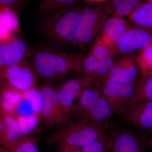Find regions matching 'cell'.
I'll return each mask as SVG.
<instances>
[{
    "instance_id": "6da1fadb",
    "label": "cell",
    "mask_w": 152,
    "mask_h": 152,
    "mask_svg": "<svg viewBox=\"0 0 152 152\" xmlns=\"http://www.w3.org/2000/svg\"><path fill=\"white\" fill-rule=\"evenodd\" d=\"M80 54L40 48L33 53L30 63L38 79L50 83L69 74H77Z\"/></svg>"
},
{
    "instance_id": "7a4b0ae2",
    "label": "cell",
    "mask_w": 152,
    "mask_h": 152,
    "mask_svg": "<svg viewBox=\"0 0 152 152\" xmlns=\"http://www.w3.org/2000/svg\"><path fill=\"white\" fill-rule=\"evenodd\" d=\"M107 128L104 125L94 123L70 121L49 136L48 142L56 145L65 144L82 148L107 136Z\"/></svg>"
},
{
    "instance_id": "3957f363",
    "label": "cell",
    "mask_w": 152,
    "mask_h": 152,
    "mask_svg": "<svg viewBox=\"0 0 152 152\" xmlns=\"http://www.w3.org/2000/svg\"><path fill=\"white\" fill-rule=\"evenodd\" d=\"M83 8L71 9L47 20L41 26V33L47 39L57 45H74Z\"/></svg>"
},
{
    "instance_id": "277c9868",
    "label": "cell",
    "mask_w": 152,
    "mask_h": 152,
    "mask_svg": "<svg viewBox=\"0 0 152 152\" xmlns=\"http://www.w3.org/2000/svg\"><path fill=\"white\" fill-rule=\"evenodd\" d=\"M109 14L107 8L83 7L76 31L74 45L84 48L96 39L109 18Z\"/></svg>"
},
{
    "instance_id": "5b68a950",
    "label": "cell",
    "mask_w": 152,
    "mask_h": 152,
    "mask_svg": "<svg viewBox=\"0 0 152 152\" xmlns=\"http://www.w3.org/2000/svg\"><path fill=\"white\" fill-rule=\"evenodd\" d=\"M100 96L108 103L112 115H121L132 102L136 82L123 83L107 77L99 80Z\"/></svg>"
},
{
    "instance_id": "8992f818",
    "label": "cell",
    "mask_w": 152,
    "mask_h": 152,
    "mask_svg": "<svg viewBox=\"0 0 152 152\" xmlns=\"http://www.w3.org/2000/svg\"><path fill=\"white\" fill-rule=\"evenodd\" d=\"M42 98L41 115L44 124L51 128L60 127L70 121L63 108L56 88L49 83L37 87Z\"/></svg>"
},
{
    "instance_id": "52a82bcc",
    "label": "cell",
    "mask_w": 152,
    "mask_h": 152,
    "mask_svg": "<svg viewBox=\"0 0 152 152\" xmlns=\"http://www.w3.org/2000/svg\"><path fill=\"white\" fill-rule=\"evenodd\" d=\"M108 140L114 152H145L150 145L149 137L121 126L111 127Z\"/></svg>"
},
{
    "instance_id": "ba28073f",
    "label": "cell",
    "mask_w": 152,
    "mask_h": 152,
    "mask_svg": "<svg viewBox=\"0 0 152 152\" xmlns=\"http://www.w3.org/2000/svg\"><path fill=\"white\" fill-rule=\"evenodd\" d=\"M2 85L20 93L37 87L38 78L27 59L1 70Z\"/></svg>"
},
{
    "instance_id": "9c48e42d",
    "label": "cell",
    "mask_w": 152,
    "mask_h": 152,
    "mask_svg": "<svg viewBox=\"0 0 152 152\" xmlns=\"http://www.w3.org/2000/svg\"><path fill=\"white\" fill-rule=\"evenodd\" d=\"M133 129L149 137L152 133V102H132L121 115Z\"/></svg>"
},
{
    "instance_id": "30bf717a",
    "label": "cell",
    "mask_w": 152,
    "mask_h": 152,
    "mask_svg": "<svg viewBox=\"0 0 152 152\" xmlns=\"http://www.w3.org/2000/svg\"><path fill=\"white\" fill-rule=\"evenodd\" d=\"M79 75L66 79L56 88L63 108L69 115L75 104L74 101L80 97L93 77Z\"/></svg>"
},
{
    "instance_id": "8fae6325",
    "label": "cell",
    "mask_w": 152,
    "mask_h": 152,
    "mask_svg": "<svg viewBox=\"0 0 152 152\" xmlns=\"http://www.w3.org/2000/svg\"><path fill=\"white\" fill-rule=\"evenodd\" d=\"M152 43V32L140 27L132 28L117 42L115 55L131 53L145 48Z\"/></svg>"
},
{
    "instance_id": "7c38bea8",
    "label": "cell",
    "mask_w": 152,
    "mask_h": 152,
    "mask_svg": "<svg viewBox=\"0 0 152 152\" xmlns=\"http://www.w3.org/2000/svg\"><path fill=\"white\" fill-rule=\"evenodd\" d=\"M29 54L28 45L17 36L0 43V70L26 59Z\"/></svg>"
},
{
    "instance_id": "4fadbf2b",
    "label": "cell",
    "mask_w": 152,
    "mask_h": 152,
    "mask_svg": "<svg viewBox=\"0 0 152 152\" xmlns=\"http://www.w3.org/2000/svg\"><path fill=\"white\" fill-rule=\"evenodd\" d=\"M100 96L99 80L93 77L83 91L77 103L74 104L70 113V118L72 115L75 121L85 122L87 115Z\"/></svg>"
},
{
    "instance_id": "5bb4252c",
    "label": "cell",
    "mask_w": 152,
    "mask_h": 152,
    "mask_svg": "<svg viewBox=\"0 0 152 152\" xmlns=\"http://www.w3.org/2000/svg\"><path fill=\"white\" fill-rule=\"evenodd\" d=\"M139 68L137 61L134 58L124 57L115 62L107 77L118 83H134L138 75Z\"/></svg>"
},
{
    "instance_id": "9a60e30c",
    "label": "cell",
    "mask_w": 152,
    "mask_h": 152,
    "mask_svg": "<svg viewBox=\"0 0 152 152\" xmlns=\"http://www.w3.org/2000/svg\"><path fill=\"white\" fill-rule=\"evenodd\" d=\"M132 28L121 18H109L97 38L115 48L117 42Z\"/></svg>"
},
{
    "instance_id": "2e32d148",
    "label": "cell",
    "mask_w": 152,
    "mask_h": 152,
    "mask_svg": "<svg viewBox=\"0 0 152 152\" xmlns=\"http://www.w3.org/2000/svg\"><path fill=\"white\" fill-rule=\"evenodd\" d=\"M82 0H41L38 5L39 13L47 20L71 9L79 7Z\"/></svg>"
},
{
    "instance_id": "e0dca14e",
    "label": "cell",
    "mask_w": 152,
    "mask_h": 152,
    "mask_svg": "<svg viewBox=\"0 0 152 152\" xmlns=\"http://www.w3.org/2000/svg\"><path fill=\"white\" fill-rule=\"evenodd\" d=\"M112 115L108 103L100 96L87 115L85 122L99 124L107 127L106 123Z\"/></svg>"
},
{
    "instance_id": "ac0fdd59",
    "label": "cell",
    "mask_w": 152,
    "mask_h": 152,
    "mask_svg": "<svg viewBox=\"0 0 152 152\" xmlns=\"http://www.w3.org/2000/svg\"><path fill=\"white\" fill-rule=\"evenodd\" d=\"M133 23L139 27L152 30V4L138 5L129 15Z\"/></svg>"
},
{
    "instance_id": "d6986e66",
    "label": "cell",
    "mask_w": 152,
    "mask_h": 152,
    "mask_svg": "<svg viewBox=\"0 0 152 152\" xmlns=\"http://www.w3.org/2000/svg\"><path fill=\"white\" fill-rule=\"evenodd\" d=\"M152 102V72L142 75L136 85L132 102Z\"/></svg>"
},
{
    "instance_id": "ffe728a7",
    "label": "cell",
    "mask_w": 152,
    "mask_h": 152,
    "mask_svg": "<svg viewBox=\"0 0 152 152\" xmlns=\"http://www.w3.org/2000/svg\"><path fill=\"white\" fill-rule=\"evenodd\" d=\"M0 24L16 34L21 33L18 13L11 8L0 4Z\"/></svg>"
},
{
    "instance_id": "44dd1931",
    "label": "cell",
    "mask_w": 152,
    "mask_h": 152,
    "mask_svg": "<svg viewBox=\"0 0 152 152\" xmlns=\"http://www.w3.org/2000/svg\"><path fill=\"white\" fill-rule=\"evenodd\" d=\"M141 0H112L111 7H107L109 13L115 17L121 18L129 15L139 5Z\"/></svg>"
},
{
    "instance_id": "7402d4cb",
    "label": "cell",
    "mask_w": 152,
    "mask_h": 152,
    "mask_svg": "<svg viewBox=\"0 0 152 152\" xmlns=\"http://www.w3.org/2000/svg\"><path fill=\"white\" fill-rule=\"evenodd\" d=\"M0 109L2 113L7 132L8 138L10 144L9 149L14 142L23 137L22 136L21 129L17 119L10 113L1 108L0 107Z\"/></svg>"
},
{
    "instance_id": "603a6c76",
    "label": "cell",
    "mask_w": 152,
    "mask_h": 152,
    "mask_svg": "<svg viewBox=\"0 0 152 152\" xmlns=\"http://www.w3.org/2000/svg\"><path fill=\"white\" fill-rule=\"evenodd\" d=\"M38 138L34 136H23L14 142L9 152H39L38 148Z\"/></svg>"
},
{
    "instance_id": "cb8c5ba5",
    "label": "cell",
    "mask_w": 152,
    "mask_h": 152,
    "mask_svg": "<svg viewBox=\"0 0 152 152\" xmlns=\"http://www.w3.org/2000/svg\"><path fill=\"white\" fill-rule=\"evenodd\" d=\"M98 61L115 56V48L96 38L89 52Z\"/></svg>"
},
{
    "instance_id": "d4e9b609",
    "label": "cell",
    "mask_w": 152,
    "mask_h": 152,
    "mask_svg": "<svg viewBox=\"0 0 152 152\" xmlns=\"http://www.w3.org/2000/svg\"><path fill=\"white\" fill-rule=\"evenodd\" d=\"M98 61L90 53L86 55L81 54L78 67V74L92 76L97 66Z\"/></svg>"
},
{
    "instance_id": "484cf974",
    "label": "cell",
    "mask_w": 152,
    "mask_h": 152,
    "mask_svg": "<svg viewBox=\"0 0 152 152\" xmlns=\"http://www.w3.org/2000/svg\"><path fill=\"white\" fill-rule=\"evenodd\" d=\"M20 94L21 98L30 104L34 112L41 114L42 98L37 87L26 90Z\"/></svg>"
},
{
    "instance_id": "4316f807",
    "label": "cell",
    "mask_w": 152,
    "mask_h": 152,
    "mask_svg": "<svg viewBox=\"0 0 152 152\" xmlns=\"http://www.w3.org/2000/svg\"><path fill=\"white\" fill-rule=\"evenodd\" d=\"M137 61L142 75L152 72V43L141 51Z\"/></svg>"
},
{
    "instance_id": "83f0119b",
    "label": "cell",
    "mask_w": 152,
    "mask_h": 152,
    "mask_svg": "<svg viewBox=\"0 0 152 152\" xmlns=\"http://www.w3.org/2000/svg\"><path fill=\"white\" fill-rule=\"evenodd\" d=\"M114 64V57L99 61L96 69L92 77L98 80L107 77Z\"/></svg>"
},
{
    "instance_id": "f1b7e54d",
    "label": "cell",
    "mask_w": 152,
    "mask_h": 152,
    "mask_svg": "<svg viewBox=\"0 0 152 152\" xmlns=\"http://www.w3.org/2000/svg\"><path fill=\"white\" fill-rule=\"evenodd\" d=\"M81 148L83 152H108V136L98 139Z\"/></svg>"
},
{
    "instance_id": "f546056e",
    "label": "cell",
    "mask_w": 152,
    "mask_h": 152,
    "mask_svg": "<svg viewBox=\"0 0 152 152\" xmlns=\"http://www.w3.org/2000/svg\"><path fill=\"white\" fill-rule=\"evenodd\" d=\"M0 145L8 149L10 144L8 138L7 132L4 120L0 109Z\"/></svg>"
},
{
    "instance_id": "4dcf8cb0",
    "label": "cell",
    "mask_w": 152,
    "mask_h": 152,
    "mask_svg": "<svg viewBox=\"0 0 152 152\" xmlns=\"http://www.w3.org/2000/svg\"><path fill=\"white\" fill-rule=\"evenodd\" d=\"M26 1V0H0V4L13 9L18 13Z\"/></svg>"
},
{
    "instance_id": "1f68e13d",
    "label": "cell",
    "mask_w": 152,
    "mask_h": 152,
    "mask_svg": "<svg viewBox=\"0 0 152 152\" xmlns=\"http://www.w3.org/2000/svg\"><path fill=\"white\" fill-rule=\"evenodd\" d=\"M16 36L7 28L0 24V43L7 42Z\"/></svg>"
},
{
    "instance_id": "d6a6232c",
    "label": "cell",
    "mask_w": 152,
    "mask_h": 152,
    "mask_svg": "<svg viewBox=\"0 0 152 152\" xmlns=\"http://www.w3.org/2000/svg\"><path fill=\"white\" fill-rule=\"evenodd\" d=\"M56 152H83L80 147L73 146L65 144H60L57 145Z\"/></svg>"
},
{
    "instance_id": "836d02e7",
    "label": "cell",
    "mask_w": 152,
    "mask_h": 152,
    "mask_svg": "<svg viewBox=\"0 0 152 152\" xmlns=\"http://www.w3.org/2000/svg\"><path fill=\"white\" fill-rule=\"evenodd\" d=\"M2 84L1 74V71H0V107H1L2 99Z\"/></svg>"
},
{
    "instance_id": "e575fe53",
    "label": "cell",
    "mask_w": 152,
    "mask_h": 152,
    "mask_svg": "<svg viewBox=\"0 0 152 152\" xmlns=\"http://www.w3.org/2000/svg\"><path fill=\"white\" fill-rule=\"evenodd\" d=\"M85 1L89 2H99L103 1L106 0H85Z\"/></svg>"
},
{
    "instance_id": "d590c367",
    "label": "cell",
    "mask_w": 152,
    "mask_h": 152,
    "mask_svg": "<svg viewBox=\"0 0 152 152\" xmlns=\"http://www.w3.org/2000/svg\"><path fill=\"white\" fill-rule=\"evenodd\" d=\"M0 152H9L7 149L0 145Z\"/></svg>"
},
{
    "instance_id": "8d00e7d4",
    "label": "cell",
    "mask_w": 152,
    "mask_h": 152,
    "mask_svg": "<svg viewBox=\"0 0 152 152\" xmlns=\"http://www.w3.org/2000/svg\"><path fill=\"white\" fill-rule=\"evenodd\" d=\"M149 138L150 145L151 147L152 150V133L149 136Z\"/></svg>"
},
{
    "instance_id": "74e56055",
    "label": "cell",
    "mask_w": 152,
    "mask_h": 152,
    "mask_svg": "<svg viewBox=\"0 0 152 152\" xmlns=\"http://www.w3.org/2000/svg\"><path fill=\"white\" fill-rule=\"evenodd\" d=\"M148 3H151V4H152V0H148Z\"/></svg>"
},
{
    "instance_id": "f35d334b",
    "label": "cell",
    "mask_w": 152,
    "mask_h": 152,
    "mask_svg": "<svg viewBox=\"0 0 152 152\" xmlns=\"http://www.w3.org/2000/svg\"><path fill=\"white\" fill-rule=\"evenodd\" d=\"M108 152H114L113 151H111V150H109Z\"/></svg>"
}]
</instances>
